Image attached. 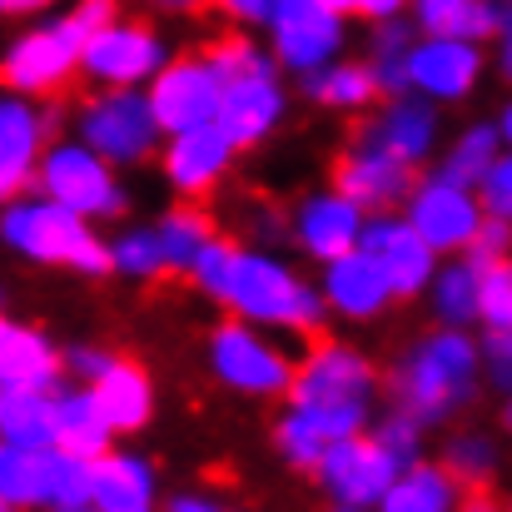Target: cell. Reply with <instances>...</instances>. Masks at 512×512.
<instances>
[{"label":"cell","mask_w":512,"mask_h":512,"mask_svg":"<svg viewBox=\"0 0 512 512\" xmlns=\"http://www.w3.org/2000/svg\"><path fill=\"white\" fill-rule=\"evenodd\" d=\"M160 35L140 20H115L85 45V75L100 85H140L145 75H160Z\"/></svg>","instance_id":"7c38bea8"},{"label":"cell","mask_w":512,"mask_h":512,"mask_svg":"<svg viewBox=\"0 0 512 512\" xmlns=\"http://www.w3.org/2000/svg\"><path fill=\"white\" fill-rule=\"evenodd\" d=\"M110 438H115V423L110 413L100 408L95 388L90 393H60L55 398V448L60 453H75V458H105L110 453Z\"/></svg>","instance_id":"484cf974"},{"label":"cell","mask_w":512,"mask_h":512,"mask_svg":"<svg viewBox=\"0 0 512 512\" xmlns=\"http://www.w3.org/2000/svg\"><path fill=\"white\" fill-rule=\"evenodd\" d=\"M458 512H498V493H493V483L463 488V498H458Z\"/></svg>","instance_id":"681fc988"},{"label":"cell","mask_w":512,"mask_h":512,"mask_svg":"<svg viewBox=\"0 0 512 512\" xmlns=\"http://www.w3.org/2000/svg\"><path fill=\"white\" fill-rule=\"evenodd\" d=\"M418 428H423V423H418L408 408H398V413H388V418H383V433H378V438H383L403 463H413V453H418Z\"/></svg>","instance_id":"b9f144b4"},{"label":"cell","mask_w":512,"mask_h":512,"mask_svg":"<svg viewBox=\"0 0 512 512\" xmlns=\"http://www.w3.org/2000/svg\"><path fill=\"white\" fill-rule=\"evenodd\" d=\"M110 363H115V348H95V343H85V348H75V353H70V368H75V373H85V378H100Z\"/></svg>","instance_id":"c3c4849f"},{"label":"cell","mask_w":512,"mask_h":512,"mask_svg":"<svg viewBox=\"0 0 512 512\" xmlns=\"http://www.w3.org/2000/svg\"><path fill=\"white\" fill-rule=\"evenodd\" d=\"M279 120H284V90L274 85V70H264V75H244V80H229V85H224L219 125L229 130V140H234L239 150L259 145Z\"/></svg>","instance_id":"ffe728a7"},{"label":"cell","mask_w":512,"mask_h":512,"mask_svg":"<svg viewBox=\"0 0 512 512\" xmlns=\"http://www.w3.org/2000/svg\"><path fill=\"white\" fill-rule=\"evenodd\" d=\"M115 269L130 274V279H170V259H165V244H160V229L145 234V229H130L115 239Z\"/></svg>","instance_id":"f35d334b"},{"label":"cell","mask_w":512,"mask_h":512,"mask_svg":"<svg viewBox=\"0 0 512 512\" xmlns=\"http://www.w3.org/2000/svg\"><path fill=\"white\" fill-rule=\"evenodd\" d=\"M503 423H508V433H512V403H508V408H503Z\"/></svg>","instance_id":"680465c9"},{"label":"cell","mask_w":512,"mask_h":512,"mask_svg":"<svg viewBox=\"0 0 512 512\" xmlns=\"http://www.w3.org/2000/svg\"><path fill=\"white\" fill-rule=\"evenodd\" d=\"M478 70H483L478 45L453 40V35H433L428 45H413V60H408L413 85L433 100H463L478 85Z\"/></svg>","instance_id":"ac0fdd59"},{"label":"cell","mask_w":512,"mask_h":512,"mask_svg":"<svg viewBox=\"0 0 512 512\" xmlns=\"http://www.w3.org/2000/svg\"><path fill=\"white\" fill-rule=\"evenodd\" d=\"M503 135L512 140V105H508V115H503Z\"/></svg>","instance_id":"6f0895ef"},{"label":"cell","mask_w":512,"mask_h":512,"mask_svg":"<svg viewBox=\"0 0 512 512\" xmlns=\"http://www.w3.org/2000/svg\"><path fill=\"white\" fill-rule=\"evenodd\" d=\"M0 428H5V443L55 448V393L5 388V403H0Z\"/></svg>","instance_id":"4dcf8cb0"},{"label":"cell","mask_w":512,"mask_h":512,"mask_svg":"<svg viewBox=\"0 0 512 512\" xmlns=\"http://www.w3.org/2000/svg\"><path fill=\"white\" fill-rule=\"evenodd\" d=\"M60 363H65V358L45 343L40 329H25V324H5V329H0V378H5V388L55 393Z\"/></svg>","instance_id":"d4e9b609"},{"label":"cell","mask_w":512,"mask_h":512,"mask_svg":"<svg viewBox=\"0 0 512 512\" xmlns=\"http://www.w3.org/2000/svg\"><path fill=\"white\" fill-rule=\"evenodd\" d=\"M95 398L110 413L115 433H140L155 413V383L135 353H115V363L95 378Z\"/></svg>","instance_id":"cb8c5ba5"},{"label":"cell","mask_w":512,"mask_h":512,"mask_svg":"<svg viewBox=\"0 0 512 512\" xmlns=\"http://www.w3.org/2000/svg\"><path fill=\"white\" fill-rule=\"evenodd\" d=\"M294 234H299V244H304L314 259L334 264L348 249L363 244V209H358L348 194H339V189H334V194H314V199L299 204Z\"/></svg>","instance_id":"d6986e66"},{"label":"cell","mask_w":512,"mask_h":512,"mask_svg":"<svg viewBox=\"0 0 512 512\" xmlns=\"http://www.w3.org/2000/svg\"><path fill=\"white\" fill-rule=\"evenodd\" d=\"M329 179L358 209H383V214L398 199H413V189H418L413 165L398 160V155H388V150H378V145H348L339 160H334Z\"/></svg>","instance_id":"8fae6325"},{"label":"cell","mask_w":512,"mask_h":512,"mask_svg":"<svg viewBox=\"0 0 512 512\" xmlns=\"http://www.w3.org/2000/svg\"><path fill=\"white\" fill-rule=\"evenodd\" d=\"M483 209L512 219V155L493 160V170L483 174Z\"/></svg>","instance_id":"7bdbcfd3"},{"label":"cell","mask_w":512,"mask_h":512,"mask_svg":"<svg viewBox=\"0 0 512 512\" xmlns=\"http://www.w3.org/2000/svg\"><path fill=\"white\" fill-rule=\"evenodd\" d=\"M324 294H329V304L339 309L343 319H373V314H383V309H388V299H398V294H393L388 269H383V264H378V254H368L363 244H358V249H348L343 259L329 264Z\"/></svg>","instance_id":"44dd1931"},{"label":"cell","mask_w":512,"mask_h":512,"mask_svg":"<svg viewBox=\"0 0 512 512\" xmlns=\"http://www.w3.org/2000/svg\"><path fill=\"white\" fill-rule=\"evenodd\" d=\"M65 478V453L60 448H30V443H5L0 458V493L5 508H55Z\"/></svg>","instance_id":"7402d4cb"},{"label":"cell","mask_w":512,"mask_h":512,"mask_svg":"<svg viewBox=\"0 0 512 512\" xmlns=\"http://www.w3.org/2000/svg\"><path fill=\"white\" fill-rule=\"evenodd\" d=\"M473 368H478L473 339L448 324L423 343H413V353L403 358V373H398V398L418 423H438L458 403L473 398Z\"/></svg>","instance_id":"277c9868"},{"label":"cell","mask_w":512,"mask_h":512,"mask_svg":"<svg viewBox=\"0 0 512 512\" xmlns=\"http://www.w3.org/2000/svg\"><path fill=\"white\" fill-rule=\"evenodd\" d=\"M204 5H214L219 15H234V20H274V10H279V0H204Z\"/></svg>","instance_id":"7dc6e473"},{"label":"cell","mask_w":512,"mask_h":512,"mask_svg":"<svg viewBox=\"0 0 512 512\" xmlns=\"http://www.w3.org/2000/svg\"><path fill=\"white\" fill-rule=\"evenodd\" d=\"M363 249L368 254H378V264L388 269V279H393V294L398 299H418L423 294V284L433 279V244L418 234V224L408 219H378V224H368L363 229Z\"/></svg>","instance_id":"2e32d148"},{"label":"cell","mask_w":512,"mask_h":512,"mask_svg":"<svg viewBox=\"0 0 512 512\" xmlns=\"http://www.w3.org/2000/svg\"><path fill=\"white\" fill-rule=\"evenodd\" d=\"M343 30H339V15L324 10L319 0H279L274 10V50L289 70L299 75H314L334 60L339 50Z\"/></svg>","instance_id":"5bb4252c"},{"label":"cell","mask_w":512,"mask_h":512,"mask_svg":"<svg viewBox=\"0 0 512 512\" xmlns=\"http://www.w3.org/2000/svg\"><path fill=\"white\" fill-rule=\"evenodd\" d=\"M508 244H512L508 214H488L478 239H473V259H498V254H508Z\"/></svg>","instance_id":"f6af8a7d"},{"label":"cell","mask_w":512,"mask_h":512,"mask_svg":"<svg viewBox=\"0 0 512 512\" xmlns=\"http://www.w3.org/2000/svg\"><path fill=\"white\" fill-rule=\"evenodd\" d=\"M408 219L418 224V234L433 244V249H473L478 229H483V204L468 194V184H453V179H433V184H418L413 189V204H408Z\"/></svg>","instance_id":"4fadbf2b"},{"label":"cell","mask_w":512,"mask_h":512,"mask_svg":"<svg viewBox=\"0 0 512 512\" xmlns=\"http://www.w3.org/2000/svg\"><path fill=\"white\" fill-rule=\"evenodd\" d=\"M503 75L512 80V15H508V25H503Z\"/></svg>","instance_id":"db71d44e"},{"label":"cell","mask_w":512,"mask_h":512,"mask_svg":"<svg viewBox=\"0 0 512 512\" xmlns=\"http://www.w3.org/2000/svg\"><path fill=\"white\" fill-rule=\"evenodd\" d=\"M0 5H5V15H35V10H45L55 0H0Z\"/></svg>","instance_id":"816d5d0a"},{"label":"cell","mask_w":512,"mask_h":512,"mask_svg":"<svg viewBox=\"0 0 512 512\" xmlns=\"http://www.w3.org/2000/svg\"><path fill=\"white\" fill-rule=\"evenodd\" d=\"M234 259H239V244L234 239H209L204 244V254L194 259V284L204 289V294H214V299H224L229 294V274H234Z\"/></svg>","instance_id":"60d3db41"},{"label":"cell","mask_w":512,"mask_h":512,"mask_svg":"<svg viewBox=\"0 0 512 512\" xmlns=\"http://www.w3.org/2000/svg\"><path fill=\"white\" fill-rule=\"evenodd\" d=\"M483 358H488V378L503 393H512V329H493L483 343Z\"/></svg>","instance_id":"ee69618b"},{"label":"cell","mask_w":512,"mask_h":512,"mask_svg":"<svg viewBox=\"0 0 512 512\" xmlns=\"http://www.w3.org/2000/svg\"><path fill=\"white\" fill-rule=\"evenodd\" d=\"M508 512H512V508H508Z\"/></svg>","instance_id":"94428289"},{"label":"cell","mask_w":512,"mask_h":512,"mask_svg":"<svg viewBox=\"0 0 512 512\" xmlns=\"http://www.w3.org/2000/svg\"><path fill=\"white\" fill-rule=\"evenodd\" d=\"M304 90H309V100H319L329 110H363L383 85H378L373 65H334V70L304 75Z\"/></svg>","instance_id":"1f68e13d"},{"label":"cell","mask_w":512,"mask_h":512,"mask_svg":"<svg viewBox=\"0 0 512 512\" xmlns=\"http://www.w3.org/2000/svg\"><path fill=\"white\" fill-rule=\"evenodd\" d=\"M433 309H438V319L453 324V329L473 324V319H478V264H453V269H443L438 284H433Z\"/></svg>","instance_id":"836d02e7"},{"label":"cell","mask_w":512,"mask_h":512,"mask_svg":"<svg viewBox=\"0 0 512 512\" xmlns=\"http://www.w3.org/2000/svg\"><path fill=\"white\" fill-rule=\"evenodd\" d=\"M463 498V483L438 463V468H428V463H413L393 488H388V498H383V512H453V503Z\"/></svg>","instance_id":"f1b7e54d"},{"label":"cell","mask_w":512,"mask_h":512,"mask_svg":"<svg viewBox=\"0 0 512 512\" xmlns=\"http://www.w3.org/2000/svg\"><path fill=\"white\" fill-rule=\"evenodd\" d=\"M224 304H229L239 319H249V324L289 329V334H299L304 343L329 339V329H324V304L314 299V289L299 284L284 264H274V259H264V254L239 249Z\"/></svg>","instance_id":"7a4b0ae2"},{"label":"cell","mask_w":512,"mask_h":512,"mask_svg":"<svg viewBox=\"0 0 512 512\" xmlns=\"http://www.w3.org/2000/svg\"><path fill=\"white\" fill-rule=\"evenodd\" d=\"M209 239H219V229H214V214L204 209V199H184L160 219V244H165V259H170L174 274L194 269V259L204 254Z\"/></svg>","instance_id":"f546056e"},{"label":"cell","mask_w":512,"mask_h":512,"mask_svg":"<svg viewBox=\"0 0 512 512\" xmlns=\"http://www.w3.org/2000/svg\"><path fill=\"white\" fill-rule=\"evenodd\" d=\"M234 150L239 145L229 140V130L219 120L194 125V130H179L170 140V150H165V174H170V184L184 199H209L219 189L224 170H229Z\"/></svg>","instance_id":"9a60e30c"},{"label":"cell","mask_w":512,"mask_h":512,"mask_svg":"<svg viewBox=\"0 0 512 512\" xmlns=\"http://www.w3.org/2000/svg\"><path fill=\"white\" fill-rule=\"evenodd\" d=\"M45 140H50L45 110H35L25 95H10L0 105V189H5V199H20V189L35 179Z\"/></svg>","instance_id":"e0dca14e"},{"label":"cell","mask_w":512,"mask_h":512,"mask_svg":"<svg viewBox=\"0 0 512 512\" xmlns=\"http://www.w3.org/2000/svg\"><path fill=\"white\" fill-rule=\"evenodd\" d=\"M115 15H120V0H80V5L70 10V20H75L90 40H95L105 25H115Z\"/></svg>","instance_id":"bcb514c9"},{"label":"cell","mask_w":512,"mask_h":512,"mask_svg":"<svg viewBox=\"0 0 512 512\" xmlns=\"http://www.w3.org/2000/svg\"><path fill=\"white\" fill-rule=\"evenodd\" d=\"M170 512H224V508H214V503H204V498H174Z\"/></svg>","instance_id":"f5cc1de1"},{"label":"cell","mask_w":512,"mask_h":512,"mask_svg":"<svg viewBox=\"0 0 512 512\" xmlns=\"http://www.w3.org/2000/svg\"><path fill=\"white\" fill-rule=\"evenodd\" d=\"M478 264V319L488 329H512V259H473Z\"/></svg>","instance_id":"e575fe53"},{"label":"cell","mask_w":512,"mask_h":512,"mask_svg":"<svg viewBox=\"0 0 512 512\" xmlns=\"http://www.w3.org/2000/svg\"><path fill=\"white\" fill-rule=\"evenodd\" d=\"M403 0H358V15H373V20H393Z\"/></svg>","instance_id":"f907efd6"},{"label":"cell","mask_w":512,"mask_h":512,"mask_svg":"<svg viewBox=\"0 0 512 512\" xmlns=\"http://www.w3.org/2000/svg\"><path fill=\"white\" fill-rule=\"evenodd\" d=\"M85 45L90 35L65 15L45 30H30L10 45L5 55V85L25 100H45V105H75L80 100V80L85 75Z\"/></svg>","instance_id":"5b68a950"},{"label":"cell","mask_w":512,"mask_h":512,"mask_svg":"<svg viewBox=\"0 0 512 512\" xmlns=\"http://www.w3.org/2000/svg\"><path fill=\"white\" fill-rule=\"evenodd\" d=\"M493 160H498V130L493 125H478V130H468L453 150H448V160H443V179H453V184H483V174L493 170Z\"/></svg>","instance_id":"74e56055"},{"label":"cell","mask_w":512,"mask_h":512,"mask_svg":"<svg viewBox=\"0 0 512 512\" xmlns=\"http://www.w3.org/2000/svg\"><path fill=\"white\" fill-rule=\"evenodd\" d=\"M378 388V373L363 353L343 348L334 339H319L304 348V358L294 363V378H289V403L299 413H309L329 443L353 438L368 418V398Z\"/></svg>","instance_id":"6da1fadb"},{"label":"cell","mask_w":512,"mask_h":512,"mask_svg":"<svg viewBox=\"0 0 512 512\" xmlns=\"http://www.w3.org/2000/svg\"><path fill=\"white\" fill-rule=\"evenodd\" d=\"M155 503V473L140 458L105 453L95 458V508L100 512H150Z\"/></svg>","instance_id":"4316f807"},{"label":"cell","mask_w":512,"mask_h":512,"mask_svg":"<svg viewBox=\"0 0 512 512\" xmlns=\"http://www.w3.org/2000/svg\"><path fill=\"white\" fill-rule=\"evenodd\" d=\"M199 55L219 70V80H224V85H229V80H244V75H264V70H274V65L264 60V50H259V45H249L239 30H224V35L204 40V45H199Z\"/></svg>","instance_id":"d590c367"},{"label":"cell","mask_w":512,"mask_h":512,"mask_svg":"<svg viewBox=\"0 0 512 512\" xmlns=\"http://www.w3.org/2000/svg\"><path fill=\"white\" fill-rule=\"evenodd\" d=\"M274 443H279V453L294 463V468H304V473H319V463H324V453L334 448L329 438H324V428L309 418V413H289L279 428H274Z\"/></svg>","instance_id":"8d00e7d4"},{"label":"cell","mask_w":512,"mask_h":512,"mask_svg":"<svg viewBox=\"0 0 512 512\" xmlns=\"http://www.w3.org/2000/svg\"><path fill=\"white\" fill-rule=\"evenodd\" d=\"M348 145H378L408 165H418L433 150V110L418 100H398L393 110H383L378 120H358L348 130Z\"/></svg>","instance_id":"603a6c76"},{"label":"cell","mask_w":512,"mask_h":512,"mask_svg":"<svg viewBox=\"0 0 512 512\" xmlns=\"http://www.w3.org/2000/svg\"><path fill=\"white\" fill-rule=\"evenodd\" d=\"M219 100H224V80L219 70L204 60V55H184L165 65L150 85V105H155V120L160 130H194V125H209L219 120Z\"/></svg>","instance_id":"30bf717a"},{"label":"cell","mask_w":512,"mask_h":512,"mask_svg":"<svg viewBox=\"0 0 512 512\" xmlns=\"http://www.w3.org/2000/svg\"><path fill=\"white\" fill-rule=\"evenodd\" d=\"M324 10H334V15H358V0H319Z\"/></svg>","instance_id":"11a10c76"},{"label":"cell","mask_w":512,"mask_h":512,"mask_svg":"<svg viewBox=\"0 0 512 512\" xmlns=\"http://www.w3.org/2000/svg\"><path fill=\"white\" fill-rule=\"evenodd\" d=\"M418 20L428 35H453V40H488L503 35L508 10L493 0H418Z\"/></svg>","instance_id":"83f0119b"},{"label":"cell","mask_w":512,"mask_h":512,"mask_svg":"<svg viewBox=\"0 0 512 512\" xmlns=\"http://www.w3.org/2000/svg\"><path fill=\"white\" fill-rule=\"evenodd\" d=\"M150 5H160V10H194V5H204V0H150Z\"/></svg>","instance_id":"9f6ffc18"},{"label":"cell","mask_w":512,"mask_h":512,"mask_svg":"<svg viewBox=\"0 0 512 512\" xmlns=\"http://www.w3.org/2000/svg\"><path fill=\"white\" fill-rule=\"evenodd\" d=\"M5 244L35 264L75 269L85 279H105L115 269V249H105L90 229L85 214L45 199V204H10L5 209Z\"/></svg>","instance_id":"3957f363"},{"label":"cell","mask_w":512,"mask_h":512,"mask_svg":"<svg viewBox=\"0 0 512 512\" xmlns=\"http://www.w3.org/2000/svg\"><path fill=\"white\" fill-rule=\"evenodd\" d=\"M408 40H413V35H408V25H398V20H383V25L373 30V75H378V85H383L388 95H398V90L413 85V75H408L413 45H408Z\"/></svg>","instance_id":"d6a6232c"},{"label":"cell","mask_w":512,"mask_h":512,"mask_svg":"<svg viewBox=\"0 0 512 512\" xmlns=\"http://www.w3.org/2000/svg\"><path fill=\"white\" fill-rule=\"evenodd\" d=\"M40 189L75 214H125V189L115 184L110 160L95 145H50L40 165Z\"/></svg>","instance_id":"52a82bcc"},{"label":"cell","mask_w":512,"mask_h":512,"mask_svg":"<svg viewBox=\"0 0 512 512\" xmlns=\"http://www.w3.org/2000/svg\"><path fill=\"white\" fill-rule=\"evenodd\" d=\"M398 468L403 458L383 443V438H339L324 463H319V478L324 488L339 498L343 508H368V503H383L388 488L398 483Z\"/></svg>","instance_id":"9c48e42d"},{"label":"cell","mask_w":512,"mask_h":512,"mask_svg":"<svg viewBox=\"0 0 512 512\" xmlns=\"http://www.w3.org/2000/svg\"><path fill=\"white\" fill-rule=\"evenodd\" d=\"M443 468L463 483V488H478V483H493V468H498V458H493V443L488 438H478V433H468V438H453L448 443V453H443Z\"/></svg>","instance_id":"ab89813d"},{"label":"cell","mask_w":512,"mask_h":512,"mask_svg":"<svg viewBox=\"0 0 512 512\" xmlns=\"http://www.w3.org/2000/svg\"><path fill=\"white\" fill-rule=\"evenodd\" d=\"M55 512H85V508H55Z\"/></svg>","instance_id":"91938a15"},{"label":"cell","mask_w":512,"mask_h":512,"mask_svg":"<svg viewBox=\"0 0 512 512\" xmlns=\"http://www.w3.org/2000/svg\"><path fill=\"white\" fill-rule=\"evenodd\" d=\"M209 363H214V378L239 388V393H254V398H269V393H289V378H294V363L264 343L249 324H219L209 334Z\"/></svg>","instance_id":"ba28073f"},{"label":"cell","mask_w":512,"mask_h":512,"mask_svg":"<svg viewBox=\"0 0 512 512\" xmlns=\"http://www.w3.org/2000/svg\"><path fill=\"white\" fill-rule=\"evenodd\" d=\"M80 135L85 145H95L110 165H140L155 155L160 145V120H155V105L135 90H110V95H95L85 100V115H80Z\"/></svg>","instance_id":"8992f818"}]
</instances>
